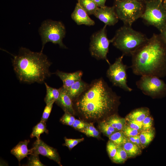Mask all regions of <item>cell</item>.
<instances>
[{
	"mask_svg": "<svg viewBox=\"0 0 166 166\" xmlns=\"http://www.w3.org/2000/svg\"><path fill=\"white\" fill-rule=\"evenodd\" d=\"M117 97L102 78L93 81L76 100L77 111L86 119L98 120L114 109Z\"/></svg>",
	"mask_w": 166,
	"mask_h": 166,
	"instance_id": "6da1fadb",
	"label": "cell"
},
{
	"mask_svg": "<svg viewBox=\"0 0 166 166\" xmlns=\"http://www.w3.org/2000/svg\"><path fill=\"white\" fill-rule=\"evenodd\" d=\"M132 57L131 68L135 74L166 76V44L160 34H153Z\"/></svg>",
	"mask_w": 166,
	"mask_h": 166,
	"instance_id": "7a4b0ae2",
	"label": "cell"
},
{
	"mask_svg": "<svg viewBox=\"0 0 166 166\" xmlns=\"http://www.w3.org/2000/svg\"><path fill=\"white\" fill-rule=\"evenodd\" d=\"M13 57L14 69L20 81L42 83L51 76L49 69L52 63L42 52H34L21 47L18 54Z\"/></svg>",
	"mask_w": 166,
	"mask_h": 166,
	"instance_id": "3957f363",
	"label": "cell"
},
{
	"mask_svg": "<svg viewBox=\"0 0 166 166\" xmlns=\"http://www.w3.org/2000/svg\"><path fill=\"white\" fill-rule=\"evenodd\" d=\"M148 39L143 33L124 25L117 30L111 41L113 45L124 55L132 56Z\"/></svg>",
	"mask_w": 166,
	"mask_h": 166,
	"instance_id": "277c9868",
	"label": "cell"
},
{
	"mask_svg": "<svg viewBox=\"0 0 166 166\" xmlns=\"http://www.w3.org/2000/svg\"><path fill=\"white\" fill-rule=\"evenodd\" d=\"M113 6L119 19L130 27L141 18L145 8L144 2L136 0H115Z\"/></svg>",
	"mask_w": 166,
	"mask_h": 166,
	"instance_id": "5b68a950",
	"label": "cell"
},
{
	"mask_svg": "<svg viewBox=\"0 0 166 166\" xmlns=\"http://www.w3.org/2000/svg\"><path fill=\"white\" fill-rule=\"evenodd\" d=\"M39 32L42 42L41 52H42L45 45L49 42L58 44L61 48H67L62 42L66 34L65 28L61 22L50 19L44 21L39 28Z\"/></svg>",
	"mask_w": 166,
	"mask_h": 166,
	"instance_id": "8992f818",
	"label": "cell"
},
{
	"mask_svg": "<svg viewBox=\"0 0 166 166\" xmlns=\"http://www.w3.org/2000/svg\"><path fill=\"white\" fill-rule=\"evenodd\" d=\"M145 8L141 17L147 24L154 26L160 32L166 24V10L162 2L145 0Z\"/></svg>",
	"mask_w": 166,
	"mask_h": 166,
	"instance_id": "52a82bcc",
	"label": "cell"
},
{
	"mask_svg": "<svg viewBox=\"0 0 166 166\" xmlns=\"http://www.w3.org/2000/svg\"><path fill=\"white\" fill-rule=\"evenodd\" d=\"M106 26L105 25L102 28L92 35L89 49L92 56L98 60H105L110 65L107 56L111 41V39L109 40L108 38Z\"/></svg>",
	"mask_w": 166,
	"mask_h": 166,
	"instance_id": "ba28073f",
	"label": "cell"
},
{
	"mask_svg": "<svg viewBox=\"0 0 166 166\" xmlns=\"http://www.w3.org/2000/svg\"><path fill=\"white\" fill-rule=\"evenodd\" d=\"M124 55L123 54L116 59L113 64L109 65L106 75L113 86L118 87L125 91L131 92L132 90L127 84L128 67L124 64L122 61Z\"/></svg>",
	"mask_w": 166,
	"mask_h": 166,
	"instance_id": "9c48e42d",
	"label": "cell"
},
{
	"mask_svg": "<svg viewBox=\"0 0 166 166\" xmlns=\"http://www.w3.org/2000/svg\"><path fill=\"white\" fill-rule=\"evenodd\" d=\"M160 78L153 75L141 76L136 85L144 94L153 97L166 95V83Z\"/></svg>",
	"mask_w": 166,
	"mask_h": 166,
	"instance_id": "30bf717a",
	"label": "cell"
},
{
	"mask_svg": "<svg viewBox=\"0 0 166 166\" xmlns=\"http://www.w3.org/2000/svg\"><path fill=\"white\" fill-rule=\"evenodd\" d=\"M31 149V154L35 153L46 156L61 166L60 157L56 149L49 146L40 139H37Z\"/></svg>",
	"mask_w": 166,
	"mask_h": 166,
	"instance_id": "8fae6325",
	"label": "cell"
},
{
	"mask_svg": "<svg viewBox=\"0 0 166 166\" xmlns=\"http://www.w3.org/2000/svg\"><path fill=\"white\" fill-rule=\"evenodd\" d=\"M93 15L106 26H114L119 20L113 6L98 7Z\"/></svg>",
	"mask_w": 166,
	"mask_h": 166,
	"instance_id": "7c38bea8",
	"label": "cell"
},
{
	"mask_svg": "<svg viewBox=\"0 0 166 166\" xmlns=\"http://www.w3.org/2000/svg\"><path fill=\"white\" fill-rule=\"evenodd\" d=\"M72 19L78 25H85L90 26L95 24L94 21L89 16L87 12L79 4H76L75 9L71 14Z\"/></svg>",
	"mask_w": 166,
	"mask_h": 166,
	"instance_id": "4fadbf2b",
	"label": "cell"
},
{
	"mask_svg": "<svg viewBox=\"0 0 166 166\" xmlns=\"http://www.w3.org/2000/svg\"><path fill=\"white\" fill-rule=\"evenodd\" d=\"M55 73L62 81L63 85L62 87L65 89L68 88L75 82L81 79L83 74L82 71L81 70L71 73L57 70Z\"/></svg>",
	"mask_w": 166,
	"mask_h": 166,
	"instance_id": "5bb4252c",
	"label": "cell"
},
{
	"mask_svg": "<svg viewBox=\"0 0 166 166\" xmlns=\"http://www.w3.org/2000/svg\"><path fill=\"white\" fill-rule=\"evenodd\" d=\"M73 101L66 90L62 87H61L59 97L55 102L64 112H68L73 115L75 114V110Z\"/></svg>",
	"mask_w": 166,
	"mask_h": 166,
	"instance_id": "9a60e30c",
	"label": "cell"
},
{
	"mask_svg": "<svg viewBox=\"0 0 166 166\" xmlns=\"http://www.w3.org/2000/svg\"><path fill=\"white\" fill-rule=\"evenodd\" d=\"M29 142V140L20 141L11 150V153L15 156L19 163L23 158L27 157L28 155L32 153L31 149H28L27 148Z\"/></svg>",
	"mask_w": 166,
	"mask_h": 166,
	"instance_id": "2e32d148",
	"label": "cell"
},
{
	"mask_svg": "<svg viewBox=\"0 0 166 166\" xmlns=\"http://www.w3.org/2000/svg\"><path fill=\"white\" fill-rule=\"evenodd\" d=\"M89 85L81 79L65 89L73 101L77 99L85 91Z\"/></svg>",
	"mask_w": 166,
	"mask_h": 166,
	"instance_id": "e0dca14e",
	"label": "cell"
},
{
	"mask_svg": "<svg viewBox=\"0 0 166 166\" xmlns=\"http://www.w3.org/2000/svg\"><path fill=\"white\" fill-rule=\"evenodd\" d=\"M149 115V111L148 108H139L129 113L126 117V119L142 122L144 119Z\"/></svg>",
	"mask_w": 166,
	"mask_h": 166,
	"instance_id": "ac0fdd59",
	"label": "cell"
},
{
	"mask_svg": "<svg viewBox=\"0 0 166 166\" xmlns=\"http://www.w3.org/2000/svg\"><path fill=\"white\" fill-rule=\"evenodd\" d=\"M155 134L154 130L152 128L142 130L139 135L141 148H144L148 145L153 140Z\"/></svg>",
	"mask_w": 166,
	"mask_h": 166,
	"instance_id": "d6986e66",
	"label": "cell"
},
{
	"mask_svg": "<svg viewBox=\"0 0 166 166\" xmlns=\"http://www.w3.org/2000/svg\"><path fill=\"white\" fill-rule=\"evenodd\" d=\"M46 89V94L44 98V101L46 104L53 101H55L59 98L61 88L56 89L52 87L45 82Z\"/></svg>",
	"mask_w": 166,
	"mask_h": 166,
	"instance_id": "ffe728a7",
	"label": "cell"
},
{
	"mask_svg": "<svg viewBox=\"0 0 166 166\" xmlns=\"http://www.w3.org/2000/svg\"><path fill=\"white\" fill-rule=\"evenodd\" d=\"M122 146L126 152L128 158L135 156L141 152V148L136 144L129 140L125 142Z\"/></svg>",
	"mask_w": 166,
	"mask_h": 166,
	"instance_id": "44dd1931",
	"label": "cell"
},
{
	"mask_svg": "<svg viewBox=\"0 0 166 166\" xmlns=\"http://www.w3.org/2000/svg\"><path fill=\"white\" fill-rule=\"evenodd\" d=\"M78 1V3L89 15L94 14L98 8L94 0Z\"/></svg>",
	"mask_w": 166,
	"mask_h": 166,
	"instance_id": "7402d4cb",
	"label": "cell"
},
{
	"mask_svg": "<svg viewBox=\"0 0 166 166\" xmlns=\"http://www.w3.org/2000/svg\"><path fill=\"white\" fill-rule=\"evenodd\" d=\"M106 122L117 131H122L126 123L125 119L116 115L110 117Z\"/></svg>",
	"mask_w": 166,
	"mask_h": 166,
	"instance_id": "603a6c76",
	"label": "cell"
},
{
	"mask_svg": "<svg viewBox=\"0 0 166 166\" xmlns=\"http://www.w3.org/2000/svg\"><path fill=\"white\" fill-rule=\"evenodd\" d=\"M48 130L46 128V122L41 121L33 128L30 137L31 138L36 137L37 139H39L41 134L44 133L48 134Z\"/></svg>",
	"mask_w": 166,
	"mask_h": 166,
	"instance_id": "cb8c5ba5",
	"label": "cell"
},
{
	"mask_svg": "<svg viewBox=\"0 0 166 166\" xmlns=\"http://www.w3.org/2000/svg\"><path fill=\"white\" fill-rule=\"evenodd\" d=\"M109 140L114 142L117 146H122L129 140L122 131H117L109 137Z\"/></svg>",
	"mask_w": 166,
	"mask_h": 166,
	"instance_id": "d4e9b609",
	"label": "cell"
},
{
	"mask_svg": "<svg viewBox=\"0 0 166 166\" xmlns=\"http://www.w3.org/2000/svg\"><path fill=\"white\" fill-rule=\"evenodd\" d=\"M117 147L116 154L112 160L116 163H122L128 158L127 154L122 146H118Z\"/></svg>",
	"mask_w": 166,
	"mask_h": 166,
	"instance_id": "484cf974",
	"label": "cell"
},
{
	"mask_svg": "<svg viewBox=\"0 0 166 166\" xmlns=\"http://www.w3.org/2000/svg\"><path fill=\"white\" fill-rule=\"evenodd\" d=\"M80 131L88 136L97 138L100 136L99 132L91 123H86V125L85 127L80 130Z\"/></svg>",
	"mask_w": 166,
	"mask_h": 166,
	"instance_id": "4316f807",
	"label": "cell"
},
{
	"mask_svg": "<svg viewBox=\"0 0 166 166\" xmlns=\"http://www.w3.org/2000/svg\"><path fill=\"white\" fill-rule=\"evenodd\" d=\"M99 128L102 132L108 137L117 131L106 121L100 122Z\"/></svg>",
	"mask_w": 166,
	"mask_h": 166,
	"instance_id": "83f0119b",
	"label": "cell"
},
{
	"mask_svg": "<svg viewBox=\"0 0 166 166\" xmlns=\"http://www.w3.org/2000/svg\"><path fill=\"white\" fill-rule=\"evenodd\" d=\"M65 113L60 119V121L63 124L72 126L75 119L73 115L65 111Z\"/></svg>",
	"mask_w": 166,
	"mask_h": 166,
	"instance_id": "f1b7e54d",
	"label": "cell"
},
{
	"mask_svg": "<svg viewBox=\"0 0 166 166\" xmlns=\"http://www.w3.org/2000/svg\"><path fill=\"white\" fill-rule=\"evenodd\" d=\"M27 166H45L40 160L39 155L33 153L30 155L28 158Z\"/></svg>",
	"mask_w": 166,
	"mask_h": 166,
	"instance_id": "f546056e",
	"label": "cell"
},
{
	"mask_svg": "<svg viewBox=\"0 0 166 166\" xmlns=\"http://www.w3.org/2000/svg\"><path fill=\"white\" fill-rule=\"evenodd\" d=\"M55 102V101H53L46 104L45 108L41 121L46 122L48 119L51 112L53 105Z\"/></svg>",
	"mask_w": 166,
	"mask_h": 166,
	"instance_id": "4dcf8cb0",
	"label": "cell"
},
{
	"mask_svg": "<svg viewBox=\"0 0 166 166\" xmlns=\"http://www.w3.org/2000/svg\"><path fill=\"white\" fill-rule=\"evenodd\" d=\"M64 139L65 143L63 144L64 145L66 146L70 150H71L78 144L83 141L84 140V138H82L73 139L67 138L65 137Z\"/></svg>",
	"mask_w": 166,
	"mask_h": 166,
	"instance_id": "1f68e13d",
	"label": "cell"
},
{
	"mask_svg": "<svg viewBox=\"0 0 166 166\" xmlns=\"http://www.w3.org/2000/svg\"><path fill=\"white\" fill-rule=\"evenodd\" d=\"M106 148L109 157L112 160L117 152V146L114 142L109 140L107 143Z\"/></svg>",
	"mask_w": 166,
	"mask_h": 166,
	"instance_id": "d6a6232c",
	"label": "cell"
},
{
	"mask_svg": "<svg viewBox=\"0 0 166 166\" xmlns=\"http://www.w3.org/2000/svg\"><path fill=\"white\" fill-rule=\"evenodd\" d=\"M122 131L127 137L139 135L141 132L132 128L126 124L124 126Z\"/></svg>",
	"mask_w": 166,
	"mask_h": 166,
	"instance_id": "836d02e7",
	"label": "cell"
},
{
	"mask_svg": "<svg viewBox=\"0 0 166 166\" xmlns=\"http://www.w3.org/2000/svg\"><path fill=\"white\" fill-rule=\"evenodd\" d=\"M127 122V125L131 128L141 131L143 130L142 123L136 121L125 119Z\"/></svg>",
	"mask_w": 166,
	"mask_h": 166,
	"instance_id": "e575fe53",
	"label": "cell"
},
{
	"mask_svg": "<svg viewBox=\"0 0 166 166\" xmlns=\"http://www.w3.org/2000/svg\"><path fill=\"white\" fill-rule=\"evenodd\" d=\"M152 122L153 119L150 115L147 116L142 122V130H148L152 128Z\"/></svg>",
	"mask_w": 166,
	"mask_h": 166,
	"instance_id": "d590c367",
	"label": "cell"
},
{
	"mask_svg": "<svg viewBox=\"0 0 166 166\" xmlns=\"http://www.w3.org/2000/svg\"><path fill=\"white\" fill-rule=\"evenodd\" d=\"M86 125V122L82 121L75 119L72 127L74 128L80 130L84 128Z\"/></svg>",
	"mask_w": 166,
	"mask_h": 166,
	"instance_id": "8d00e7d4",
	"label": "cell"
},
{
	"mask_svg": "<svg viewBox=\"0 0 166 166\" xmlns=\"http://www.w3.org/2000/svg\"><path fill=\"white\" fill-rule=\"evenodd\" d=\"M162 38L166 44V24L160 34Z\"/></svg>",
	"mask_w": 166,
	"mask_h": 166,
	"instance_id": "74e56055",
	"label": "cell"
},
{
	"mask_svg": "<svg viewBox=\"0 0 166 166\" xmlns=\"http://www.w3.org/2000/svg\"><path fill=\"white\" fill-rule=\"evenodd\" d=\"M98 7H102L105 6L106 0H94Z\"/></svg>",
	"mask_w": 166,
	"mask_h": 166,
	"instance_id": "f35d334b",
	"label": "cell"
},
{
	"mask_svg": "<svg viewBox=\"0 0 166 166\" xmlns=\"http://www.w3.org/2000/svg\"><path fill=\"white\" fill-rule=\"evenodd\" d=\"M134 137L135 140L136 144L141 148V145L139 135L135 136H134Z\"/></svg>",
	"mask_w": 166,
	"mask_h": 166,
	"instance_id": "ab89813d",
	"label": "cell"
},
{
	"mask_svg": "<svg viewBox=\"0 0 166 166\" xmlns=\"http://www.w3.org/2000/svg\"><path fill=\"white\" fill-rule=\"evenodd\" d=\"M128 139L129 141L130 142L134 143V144H136V141L135 139L134 138V136H130L128 137Z\"/></svg>",
	"mask_w": 166,
	"mask_h": 166,
	"instance_id": "60d3db41",
	"label": "cell"
},
{
	"mask_svg": "<svg viewBox=\"0 0 166 166\" xmlns=\"http://www.w3.org/2000/svg\"><path fill=\"white\" fill-rule=\"evenodd\" d=\"M162 3L164 7L166 10V0H164Z\"/></svg>",
	"mask_w": 166,
	"mask_h": 166,
	"instance_id": "b9f144b4",
	"label": "cell"
},
{
	"mask_svg": "<svg viewBox=\"0 0 166 166\" xmlns=\"http://www.w3.org/2000/svg\"><path fill=\"white\" fill-rule=\"evenodd\" d=\"M117 0V1H125V0ZM139 1H140L142 2H144L145 0H136Z\"/></svg>",
	"mask_w": 166,
	"mask_h": 166,
	"instance_id": "7bdbcfd3",
	"label": "cell"
},
{
	"mask_svg": "<svg viewBox=\"0 0 166 166\" xmlns=\"http://www.w3.org/2000/svg\"><path fill=\"white\" fill-rule=\"evenodd\" d=\"M158 0L160 1L161 2H163V0Z\"/></svg>",
	"mask_w": 166,
	"mask_h": 166,
	"instance_id": "ee69618b",
	"label": "cell"
}]
</instances>
